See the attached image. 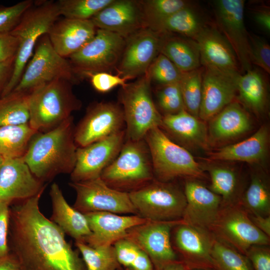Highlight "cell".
Masks as SVG:
<instances>
[{
    "mask_svg": "<svg viewBox=\"0 0 270 270\" xmlns=\"http://www.w3.org/2000/svg\"><path fill=\"white\" fill-rule=\"evenodd\" d=\"M44 192L10 206L9 252L20 270H86L64 232L41 212Z\"/></svg>",
    "mask_w": 270,
    "mask_h": 270,
    "instance_id": "obj_1",
    "label": "cell"
},
{
    "mask_svg": "<svg viewBox=\"0 0 270 270\" xmlns=\"http://www.w3.org/2000/svg\"><path fill=\"white\" fill-rule=\"evenodd\" d=\"M74 128L72 116L50 130L37 132L32 139L22 158L44 183L60 174H70L73 170L78 148Z\"/></svg>",
    "mask_w": 270,
    "mask_h": 270,
    "instance_id": "obj_2",
    "label": "cell"
},
{
    "mask_svg": "<svg viewBox=\"0 0 270 270\" xmlns=\"http://www.w3.org/2000/svg\"><path fill=\"white\" fill-rule=\"evenodd\" d=\"M72 85L58 78L30 94L28 124L32 128L40 132L50 130L80 109L82 102L73 92Z\"/></svg>",
    "mask_w": 270,
    "mask_h": 270,
    "instance_id": "obj_3",
    "label": "cell"
},
{
    "mask_svg": "<svg viewBox=\"0 0 270 270\" xmlns=\"http://www.w3.org/2000/svg\"><path fill=\"white\" fill-rule=\"evenodd\" d=\"M60 16L56 2H34L24 14L16 26L10 33L18 40V46L11 78L1 98L10 94L16 88L33 54L38 40L47 34Z\"/></svg>",
    "mask_w": 270,
    "mask_h": 270,
    "instance_id": "obj_4",
    "label": "cell"
},
{
    "mask_svg": "<svg viewBox=\"0 0 270 270\" xmlns=\"http://www.w3.org/2000/svg\"><path fill=\"white\" fill-rule=\"evenodd\" d=\"M144 140L150 154L154 179L168 182L180 177H206L203 166L191 154L173 142L159 127L150 130Z\"/></svg>",
    "mask_w": 270,
    "mask_h": 270,
    "instance_id": "obj_5",
    "label": "cell"
},
{
    "mask_svg": "<svg viewBox=\"0 0 270 270\" xmlns=\"http://www.w3.org/2000/svg\"><path fill=\"white\" fill-rule=\"evenodd\" d=\"M100 178L111 188L128 193L154 179L150 154L144 140L126 139L118 154Z\"/></svg>",
    "mask_w": 270,
    "mask_h": 270,
    "instance_id": "obj_6",
    "label": "cell"
},
{
    "mask_svg": "<svg viewBox=\"0 0 270 270\" xmlns=\"http://www.w3.org/2000/svg\"><path fill=\"white\" fill-rule=\"evenodd\" d=\"M151 82L148 70L120 90L119 101L124 112L126 140L144 139L150 130L161 126L162 116L152 98Z\"/></svg>",
    "mask_w": 270,
    "mask_h": 270,
    "instance_id": "obj_7",
    "label": "cell"
},
{
    "mask_svg": "<svg viewBox=\"0 0 270 270\" xmlns=\"http://www.w3.org/2000/svg\"><path fill=\"white\" fill-rule=\"evenodd\" d=\"M128 194L137 215L150 221L180 220L186 204L184 191L176 184L154 178Z\"/></svg>",
    "mask_w": 270,
    "mask_h": 270,
    "instance_id": "obj_8",
    "label": "cell"
},
{
    "mask_svg": "<svg viewBox=\"0 0 270 270\" xmlns=\"http://www.w3.org/2000/svg\"><path fill=\"white\" fill-rule=\"evenodd\" d=\"M58 78L68 80L74 84L80 80L69 60L56 52L46 34L38 40L32 58L12 92L31 93L40 86Z\"/></svg>",
    "mask_w": 270,
    "mask_h": 270,
    "instance_id": "obj_9",
    "label": "cell"
},
{
    "mask_svg": "<svg viewBox=\"0 0 270 270\" xmlns=\"http://www.w3.org/2000/svg\"><path fill=\"white\" fill-rule=\"evenodd\" d=\"M126 45V38L116 33L97 29L94 36L70 56V62L80 79L99 72L116 68Z\"/></svg>",
    "mask_w": 270,
    "mask_h": 270,
    "instance_id": "obj_10",
    "label": "cell"
},
{
    "mask_svg": "<svg viewBox=\"0 0 270 270\" xmlns=\"http://www.w3.org/2000/svg\"><path fill=\"white\" fill-rule=\"evenodd\" d=\"M210 231L218 240L245 255L254 245L269 246L270 238L251 221L238 204L222 206Z\"/></svg>",
    "mask_w": 270,
    "mask_h": 270,
    "instance_id": "obj_11",
    "label": "cell"
},
{
    "mask_svg": "<svg viewBox=\"0 0 270 270\" xmlns=\"http://www.w3.org/2000/svg\"><path fill=\"white\" fill-rule=\"evenodd\" d=\"M68 184L76 193L73 207L84 214L109 212L137 215L128 193L111 188L100 177Z\"/></svg>",
    "mask_w": 270,
    "mask_h": 270,
    "instance_id": "obj_12",
    "label": "cell"
},
{
    "mask_svg": "<svg viewBox=\"0 0 270 270\" xmlns=\"http://www.w3.org/2000/svg\"><path fill=\"white\" fill-rule=\"evenodd\" d=\"M182 220L169 222L148 220L134 226L127 232L125 238L134 243L150 258L154 270H162L180 260L171 240L172 232Z\"/></svg>",
    "mask_w": 270,
    "mask_h": 270,
    "instance_id": "obj_13",
    "label": "cell"
},
{
    "mask_svg": "<svg viewBox=\"0 0 270 270\" xmlns=\"http://www.w3.org/2000/svg\"><path fill=\"white\" fill-rule=\"evenodd\" d=\"M124 112L120 104L100 102L90 104L74 128L78 147H84L125 130Z\"/></svg>",
    "mask_w": 270,
    "mask_h": 270,
    "instance_id": "obj_14",
    "label": "cell"
},
{
    "mask_svg": "<svg viewBox=\"0 0 270 270\" xmlns=\"http://www.w3.org/2000/svg\"><path fill=\"white\" fill-rule=\"evenodd\" d=\"M214 4L218 30L231 46L244 74L252 68L248 33L244 18V0H218Z\"/></svg>",
    "mask_w": 270,
    "mask_h": 270,
    "instance_id": "obj_15",
    "label": "cell"
},
{
    "mask_svg": "<svg viewBox=\"0 0 270 270\" xmlns=\"http://www.w3.org/2000/svg\"><path fill=\"white\" fill-rule=\"evenodd\" d=\"M163 33L142 28L126 38L116 68L118 74L129 80L144 74L160 54Z\"/></svg>",
    "mask_w": 270,
    "mask_h": 270,
    "instance_id": "obj_16",
    "label": "cell"
},
{
    "mask_svg": "<svg viewBox=\"0 0 270 270\" xmlns=\"http://www.w3.org/2000/svg\"><path fill=\"white\" fill-rule=\"evenodd\" d=\"M172 231L173 248L188 270H214L211 252L215 236L210 231L184 222Z\"/></svg>",
    "mask_w": 270,
    "mask_h": 270,
    "instance_id": "obj_17",
    "label": "cell"
},
{
    "mask_svg": "<svg viewBox=\"0 0 270 270\" xmlns=\"http://www.w3.org/2000/svg\"><path fill=\"white\" fill-rule=\"evenodd\" d=\"M126 140L125 130L84 147H78L74 168L70 174L71 182L100 178L118 156Z\"/></svg>",
    "mask_w": 270,
    "mask_h": 270,
    "instance_id": "obj_18",
    "label": "cell"
},
{
    "mask_svg": "<svg viewBox=\"0 0 270 270\" xmlns=\"http://www.w3.org/2000/svg\"><path fill=\"white\" fill-rule=\"evenodd\" d=\"M240 74L204 66L200 119L210 120L234 100Z\"/></svg>",
    "mask_w": 270,
    "mask_h": 270,
    "instance_id": "obj_19",
    "label": "cell"
},
{
    "mask_svg": "<svg viewBox=\"0 0 270 270\" xmlns=\"http://www.w3.org/2000/svg\"><path fill=\"white\" fill-rule=\"evenodd\" d=\"M46 187L22 158H4L0 168V200L10 205L36 196Z\"/></svg>",
    "mask_w": 270,
    "mask_h": 270,
    "instance_id": "obj_20",
    "label": "cell"
},
{
    "mask_svg": "<svg viewBox=\"0 0 270 270\" xmlns=\"http://www.w3.org/2000/svg\"><path fill=\"white\" fill-rule=\"evenodd\" d=\"M186 204L184 224L210 230L222 208V198L196 179L189 178L184 190Z\"/></svg>",
    "mask_w": 270,
    "mask_h": 270,
    "instance_id": "obj_21",
    "label": "cell"
},
{
    "mask_svg": "<svg viewBox=\"0 0 270 270\" xmlns=\"http://www.w3.org/2000/svg\"><path fill=\"white\" fill-rule=\"evenodd\" d=\"M97 29L108 30L126 38L145 28L139 1L114 0L91 19Z\"/></svg>",
    "mask_w": 270,
    "mask_h": 270,
    "instance_id": "obj_22",
    "label": "cell"
},
{
    "mask_svg": "<svg viewBox=\"0 0 270 270\" xmlns=\"http://www.w3.org/2000/svg\"><path fill=\"white\" fill-rule=\"evenodd\" d=\"M91 234L84 242L92 247L111 246L125 238L130 228L147 222L134 214L123 216L109 212H95L84 214Z\"/></svg>",
    "mask_w": 270,
    "mask_h": 270,
    "instance_id": "obj_23",
    "label": "cell"
},
{
    "mask_svg": "<svg viewBox=\"0 0 270 270\" xmlns=\"http://www.w3.org/2000/svg\"><path fill=\"white\" fill-rule=\"evenodd\" d=\"M192 40L198 45L204 67L240 73L233 50L217 28L206 24Z\"/></svg>",
    "mask_w": 270,
    "mask_h": 270,
    "instance_id": "obj_24",
    "label": "cell"
},
{
    "mask_svg": "<svg viewBox=\"0 0 270 270\" xmlns=\"http://www.w3.org/2000/svg\"><path fill=\"white\" fill-rule=\"evenodd\" d=\"M96 30L91 20L64 18L56 20L47 34L56 52L66 58L88 43L94 36Z\"/></svg>",
    "mask_w": 270,
    "mask_h": 270,
    "instance_id": "obj_25",
    "label": "cell"
},
{
    "mask_svg": "<svg viewBox=\"0 0 270 270\" xmlns=\"http://www.w3.org/2000/svg\"><path fill=\"white\" fill-rule=\"evenodd\" d=\"M269 140V128L264 124L246 139L210 152V158L214 160L240 161L261 164L266 158Z\"/></svg>",
    "mask_w": 270,
    "mask_h": 270,
    "instance_id": "obj_26",
    "label": "cell"
},
{
    "mask_svg": "<svg viewBox=\"0 0 270 270\" xmlns=\"http://www.w3.org/2000/svg\"><path fill=\"white\" fill-rule=\"evenodd\" d=\"M251 128L248 112L239 102L234 100L210 120L208 142L231 140L247 132Z\"/></svg>",
    "mask_w": 270,
    "mask_h": 270,
    "instance_id": "obj_27",
    "label": "cell"
},
{
    "mask_svg": "<svg viewBox=\"0 0 270 270\" xmlns=\"http://www.w3.org/2000/svg\"><path fill=\"white\" fill-rule=\"evenodd\" d=\"M50 196L52 205L50 220L75 242H84L91 234L85 215L68 204L56 182L50 186Z\"/></svg>",
    "mask_w": 270,
    "mask_h": 270,
    "instance_id": "obj_28",
    "label": "cell"
},
{
    "mask_svg": "<svg viewBox=\"0 0 270 270\" xmlns=\"http://www.w3.org/2000/svg\"><path fill=\"white\" fill-rule=\"evenodd\" d=\"M160 128L182 144L204 149L208 146L206 124L185 109L176 114H164Z\"/></svg>",
    "mask_w": 270,
    "mask_h": 270,
    "instance_id": "obj_29",
    "label": "cell"
},
{
    "mask_svg": "<svg viewBox=\"0 0 270 270\" xmlns=\"http://www.w3.org/2000/svg\"><path fill=\"white\" fill-rule=\"evenodd\" d=\"M236 94L244 108L256 115L262 116L266 112L268 108L267 82L264 75L258 70L251 68L239 76Z\"/></svg>",
    "mask_w": 270,
    "mask_h": 270,
    "instance_id": "obj_30",
    "label": "cell"
},
{
    "mask_svg": "<svg viewBox=\"0 0 270 270\" xmlns=\"http://www.w3.org/2000/svg\"><path fill=\"white\" fill-rule=\"evenodd\" d=\"M160 53L167 57L182 72L200 68V54L192 39L172 36L163 33Z\"/></svg>",
    "mask_w": 270,
    "mask_h": 270,
    "instance_id": "obj_31",
    "label": "cell"
},
{
    "mask_svg": "<svg viewBox=\"0 0 270 270\" xmlns=\"http://www.w3.org/2000/svg\"><path fill=\"white\" fill-rule=\"evenodd\" d=\"M210 184L208 188L220 196L222 206L238 204L244 190L238 173L232 167L220 164L207 165Z\"/></svg>",
    "mask_w": 270,
    "mask_h": 270,
    "instance_id": "obj_32",
    "label": "cell"
},
{
    "mask_svg": "<svg viewBox=\"0 0 270 270\" xmlns=\"http://www.w3.org/2000/svg\"><path fill=\"white\" fill-rule=\"evenodd\" d=\"M238 205L249 214L270 216V182L263 171H254L252 174Z\"/></svg>",
    "mask_w": 270,
    "mask_h": 270,
    "instance_id": "obj_33",
    "label": "cell"
},
{
    "mask_svg": "<svg viewBox=\"0 0 270 270\" xmlns=\"http://www.w3.org/2000/svg\"><path fill=\"white\" fill-rule=\"evenodd\" d=\"M205 25L198 12L190 4L149 28L162 33H177L194 39Z\"/></svg>",
    "mask_w": 270,
    "mask_h": 270,
    "instance_id": "obj_34",
    "label": "cell"
},
{
    "mask_svg": "<svg viewBox=\"0 0 270 270\" xmlns=\"http://www.w3.org/2000/svg\"><path fill=\"white\" fill-rule=\"evenodd\" d=\"M37 132L28 122L0 126V156L4 158H22Z\"/></svg>",
    "mask_w": 270,
    "mask_h": 270,
    "instance_id": "obj_35",
    "label": "cell"
},
{
    "mask_svg": "<svg viewBox=\"0 0 270 270\" xmlns=\"http://www.w3.org/2000/svg\"><path fill=\"white\" fill-rule=\"evenodd\" d=\"M30 94L12 92L0 98V126L28 122Z\"/></svg>",
    "mask_w": 270,
    "mask_h": 270,
    "instance_id": "obj_36",
    "label": "cell"
},
{
    "mask_svg": "<svg viewBox=\"0 0 270 270\" xmlns=\"http://www.w3.org/2000/svg\"><path fill=\"white\" fill-rule=\"evenodd\" d=\"M75 244L86 270H122L113 246L94 248L80 241Z\"/></svg>",
    "mask_w": 270,
    "mask_h": 270,
    "instance_id": "obj_37",
    "label": "cell"
},
{
    "mask_svg": "<svg viewBox=\"0 0 270 270\" xmlns=\"http://www.w3.org/2000/svg\"><path fill=\"white\" fill-rule=\"evenodd\" d=\"M211 256L214 270H254L246 255L216 237Z\"/></svg>",
    "mask_w": 270,
    "mask_h": 270,
    "instance_id": "obj_38",
    "label": "cell"
},
{
    "mask_svg": "<svg viewBox=\"0 0 270 270\" xmlns=\"http://www.w3.org/2000/svg\"><path fill=\"white\" fill-rule=\"evenodd\" d=\"M204 67L184 72L180 82L185 110L198 118L202 96Z\"/></svg>",
    "mask_w": 270,
    "mask_h": 270,
    "instance_id": "obj_39",
    "label": "cell"
},
{
    "mask_svg": "<svg viewBox=\"0 0 270 270\" xmlns=\"http://www.w3.org/2000/svg\"><path fill=\"white\" fill-rule=\"evenodd\" d=\"M114 0H58L60 16L80 20H90Z\"/></svg>",
    "mask_w": 270,
    "mask_h": 270,
    "instance_id": "obj_40",
    "label": "cell"
},
{
    "mask_svg": "<svg viewBox=\"0 0 270 270\" xmlns=\"http://www.w3.org/2000/svg\"><path fill=\"white\" fill-rule=\"evenodd\" d=\"M144 26L150 28L174 12L190 5L184 0H147L139 1Z\"/></svg>",
    "mask_w": 270,
    "mask_h": 270,
    "instance_id": "obj_41",
    "label": "cell"
},
{
    "mask_svg": "<svg viewBox=\"0 0 270 270\" xmlns=\"http://www.w3.org/2000/svg\"><path fill=\"white\" fill-rule=\"evenodd\" d=\"M151 80L160 86L179 82L182 72L167 57L160 53L148 70Z\"/></svg>",
    "mask_w": 270,
    "mask_h": 270,
    "instance_id": "obj_42",
    "label": "cell"
},
{
    "mask_svg": "<svg viewBox=\"0 0 270 270\" xmlns=\"http://www.w3.org/2000/svg\"><path fill=\"white\" fill-rule=\"evenodd\" d=\"M156 97L164 114H176L185 109L180 82L160 86L156 90Z\"/></svg>",
    "mask_w": 270,
    "mask_h": 270,
    "instance_id": "obj_43",
    "label": "cell"
},
{
    "mask_svg": "<svg viewBox=\"0 0 270 270\" xmlns=\"http://www.w3.org/2000/svg\"><path fill=\"white\" fill-rule=\"evenodd\" d=\"M34 3L32 0H24L11 6H0V34L10 33Z\"/></svg>",
    "mask_w": 270,
    "mask_h": 270,
    "instance_id": "obj_44",
    "label": "cell"
},
{
    "mask_svg": "<svg viewBox=\"0 0 270 270\" xmlns=\"http://www.w3.org/2000/svg\"><path fill=\"white\" fill-rule=\"evenodd\" d=\"M250 62L270 74V46L263 38L248 34Z\"/></svg>",
    "mask_w": 270,
    "mask_h": 270,
    "instance_id": "obj_45",
    "label": "cell"
},
{
    "mask_svg": "<svg viewBox=\"0 0 270 270\" xmlns=\"http://www.w3.org/2000/svg\"><path fill=\"white\" fill-rule=\"evenodd\" d=\"M113 246L118 262L124 270L132 263L140 250L134 243L126 238L118 240Z\"/></svg>",
    "mask_w": 270,
    "mask_h": 270,
    "instance_id": "obj_46",
    "label": "cell"
},
{
    "mask_svg": "<svg viewBox=\"0 0 270 270\" xmlns=\"http://www.w3.org/2000/svg\"><path fill=\"white\" fill-rule=\"evenodd\" d=\"M88 78L93 88L100 92H106L116 86H123L127 84V80L119 75H113L108 72L94 73Z\"/></svg>",
    "mask_w": 270,
    "mask_h": 270,
    "instance_id": "obj_47",
    "label": "cell"
},
{
    "mask_svg": "<svg viewBox=\"0 0 270 270\" xmlns=\"http://www.w3.org/2000/svg\"><path fill=\"white\" fill-rule=\"evenodd\" d=\"M245 255L250 261L254 270H270L269 246H252Z\"/></svg>",
    "mask_w": 270,
    "mask_h": 270,
    "instance_id": "obj_48",
    "label": "cell"
},
{
    "mask_svg": "<svg viewBox=\"0 0 270 270\" xmlns=\"http://www.w3.org/2000/svg\"><path fill=\"white\" fill-rule=\"evenodd\" d=\"M10 204L0 200V258L9 253L8 234Z\"/></svg>",
    "mask_w": 270,
    "mask_h": 270,
    "instance_id": "obj_49",
    "label": "cell"
},
{
    "mask_svg": "<svg viewBox=\"0 0 270 270\" xmlns=\"http://www.w3.org/2000/svg\"><path fill=\"white\" fill-rule=\"evenodd\" d=\"M18 40L10 34H0V62L16 57Z\"/></svg>",
    "mask_w": 270,
    "mask_h": 270,
    "instance_id": "obj_50",
    "label": "cell"
},
{
    "mask_svg": "<svg viewBox=\"0 0 270 270\" xmlns=\"http://www.w3.org/2000/svg\"><path fill=\"white\" fill-rule=\"evenodd\" d=\"M15 57L0 62V98L12 74Z\"/></svg>",
    "mask_w": 270,
    "mask_h": 270,
    "instance_id": "obj_51",
    "label": "cell"
},
{
    "mask_svg": "<svg viewBox=\"0 0 270 270\" xmlns=\"http://www.w3.org/2000/svg\"><path fill=\"white\" fill-rule=\"evenodd\" d=\"M124 270H154V268L148 256L140 249L136 259Z\"/></svg>",
    "mask_w": 270,
    "mask_h": 270,
    "instance_id": "obj_52",
    "label": "cell"
},
{
    "mask_svg": "<svg viewBox=\"0 0 270 270\" xmlns=\"http://www.w3.org/2000/svg\"><path fill=\"white\" fill-rule=\"evenodd\" d=\"M253 19L256 24L268 33L270 32V12L268 8L255 10Z\"/></svg>",
    "mask_w": 270,
    "mask_h": 270,
    "instance_id": "obj_53",
    "label": "cell"
},
{
    "mask_svg": "<svg viewBox=\"0 0 270 270\" xmlns=\"http://www.w3.org/2000/svg\"><path fill=\"white\" fill-rule=\"evenodd\" d=\"M248 214L254 224L260 231L270 237V216Z\"/></svg>",
    "mask_w": 270,
    "mask_h": 270,
    "instance_id": "obj_54",
    "label": "cell"
},
{
    "mask_svg": "<svg viewBox=\"0 0 270 270\" xmlns=\"http://www.w3.org/2000/svg\"><path fill=\"white\" fill-rule=\"evenodd\" d=\"M0 270H20V268L16 258L9 252L0 258Z\"/></svg>",
    "mask_w": 270,
    "mask_h": 270,
    "instance_id": "obj_55",
    "label": "cell"
},
{
    "mask_svg": "<svg viewBox=\"0 0 270 270\" xmlns=\"http://www.w3.org/2000/svg\"><path fill=\"white\" fill-rule=\"evenodd\" d=\"M162 270H188V269L182 261L178 260L168 265Z\"/></svg>",
    "mask_w": 270,
    "mask_h": 270,
    "instance_id": "obj_56",
    "label": "cell"
},
{
    "mask_svg": "<svg viewBox=\"0 0 270 270\" xmlns=\"http://www.w3.org/2000/svg\"><path fill=\"white\" fill-rule=\"evenodd\" d=\"M4 160V158L3 156H0V168Z\"/></svg>",
    "mask_w": 270,
    "mask_h": 270,
    "instance_id": "obj_57",
    "label": "cell"
},
{
    "mask_svg": "<svg viewBox=\"0 0 270 270\" xmlns=\"http://www.w3.org/2000/svg\"><path fill=\"white\" fill-rule=\"evenodd\" d=\"M210 270V269H198V270Z\"/></svg>",
    "mask_w": 270,
    "mask_h": 270,
    "instance_id": "obj_58",
    "label": "cell"
}]
</instances>
